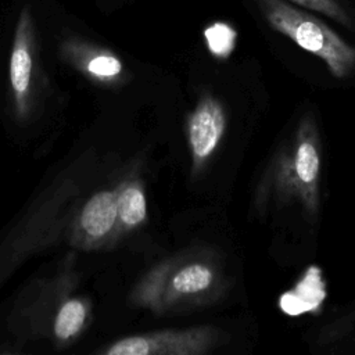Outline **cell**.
<instances>
[{
  "instance_id": "cell-1",
  "label": "cell",
  "mask_w": 355,
  "mask_h": 355,
  "mask_svg": "<svg viewBox=\"0 0 355 355\" xmlns=\"http://www.w3.org/2000/svg\"><path fill=\"white\" fill-rule=\"evenodd\" d=\"M322 144L316 121L306 112L270 158L257 187L261 214L270 207L300 205L309 220L320 208Z\"/></svg>"
},
{
  "instance_id": "cell-2",
  "label": "cell",
  "mask_w": 355,
  "mask_h": 355,
  "mask_svg": "<svg viewBox=\"0 0 355 355\" xmlns=\"http://www.w3.org/2000/svg\"><path fill=\"white\" fill-rule=\"evenodd\" d=\"M258 4L272 29L319 57L334 78L344 79L355 69V47L324 22L283 0H258Z\"/></svg>"
},
{
  "instance_id": "cell-9",
  "label": "cell",
  "mask_w": 355,
  "mask_h": 355,
  "mask_svg": "<svg viewBox=\"0 0 355 355\" xmlns=\"http://www.w3.org/2000/svg\"><path fill=\"white\" fill-rule=\"evenodd\" d=\"M118 212L128 225H136L146 216V201L143 193L137 187H128L118 200Z\"/></svg>"
},
{
  "instance_id": "cell-6",
  "label": "cell",
  "mask_w": 355,
  "mask_h": 355,
  "mask_svg": "<svg viewBox=\"0 0 355 355\" xmlns=\"http://www.w3.org/2000/svg\"><path fill=\"white\" fill-rule=\"evenodd\" d=\"M214 280L212 270L201 263L183 268L173 277V287L180 293H198L207 290Z\"/></svg>"
},
{
  "instance_id": "cell-7",
  "label": "cell",
  "mask_w": 355,
  "mask_h": 355,
  "mask_svg": "<svg viewBox=\"0 0 355 355\" xmlns=\"http://www.w3.org/2000/svg\"><path fill=\"white\" fill-rule=\"evenodd\" d=\"M204 37L215 57L226 58L234 50L237 32L226 22H214L204 29Z\"/></svg>"
},
{
  "instance_id": "cell-11",
  "label": "cell",
  "mask_w": 355,
  "mask_h": 355,
  "mask_svg": "<svg viewBox=\"0 0 355 355\" xmlns=\"http://www.w3.org/2000/svg\"><path fill=\"white\" fill-rule=\"evenodd\" d=\"M154 352L153 341L147 337H128L115 344L107 351L110 355H147Z\"/></svg>"
},
{
  "instance_id": "cell-3",
  "label": "cell",
  "mask_w": 355,
  "mask_h": 355,
  "mask_svg": "<svg viewBox=\"0 0 355 355\" xmlns=\"http://www.w3.org/2000/svg\"><path fill=\"white\" fill-rule=\"evenodd\" d=\"M226 126L225 111L219 101L205 97L191 115L189 139L197 159L208 158L219 144Z\"/></svg>"
},
{
  "instance_id": "cell-8",
  "label": "cell",
  "mask_w": 355,
  "mask_h": 355,
  "mask_svg": "<svg viewBox=\"0 0 355 355\" xmlns=\"http://www.w3.org/2000/svg\"><path fill=\"white\" fill-rule=\"evenodd\" d=\"M85 322V308L79 301H68L60 309L54 330L57 337L68 338L73 336Z\"/></svg>"
},
{
  "instance_id": "cell-12",
  "label": "cell",
  "mask_w": 355,
  "mask_h": 355,
  "mask_svg": "<svg viewBox=\"0 0 355 355\" xmlns=\"http://www.w3.org/2000/svg\"><path fill=\"white\" fill-rule=\"evenodd\" d=\"M87 69L96 76L110 78L118 75L122 69V65L115 55L103 53L90 58V61L87 62Z\"/></svg>"
},
{
  "instance_id": "cell-4",
  "label": "cell",
  "mask_w": 355,
  "mask_h": 355,
  "mask_svg": "<svg viewBox=\"0 0 355 355\" xmlns=\"http://www.w3.org/2000/svg\"><path fill=\"white\" fill-rule=\"evenodd\" d=\"M32 18L29 8H22L15 29V39L10 60V79L17 94H24L28 89L32 71L31 55Z\"/></svg>"
},
{
  "instance_id": "cell-10",
  "label": "cell",
  "mask_w": 355,
  "mask_h": 355,
  "mask_svg": "<svg viewBox=\"0 0 355 355\" xmlns=\"http://www.w3.org/2000/svg\"><path fill=\"white\" fill-rule=\"evenodd\" d=\"M290 1H293L298 6H302V7L311 8L313 11H318L320 14H324L348 28L352 26V22H351L348 14L336 0H290Z\"/></svg>"
},
{
  "instance_id": "cell-5",
  "label": "cell",
  "mask_w": 355,
  "mask_h": 355,
  "mask_svg": "<svg viewBox=\"0 0 355 355\" xmlns=\"http://www.w3.org/2000/svg\"><path fill=\"white\" fill-rule=\"evenodd\" d=\"M118 201L110 191L96 194L89 200L82 212V226L93 237L104 236L114 225Z\"/></svg>"
}]
</instances>
